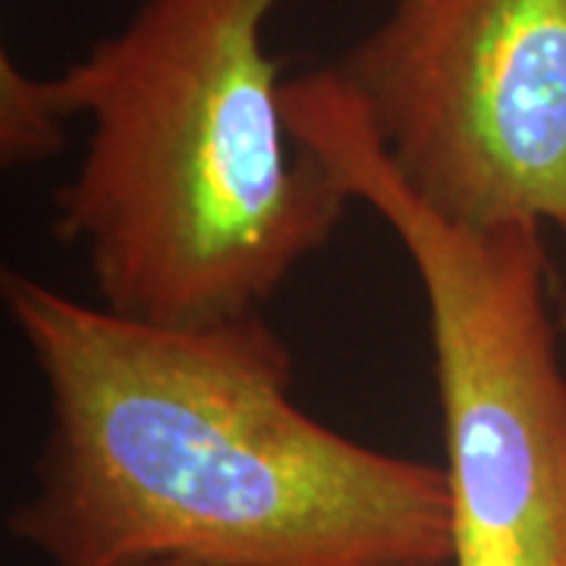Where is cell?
<instances>
[{
    "mask_svg": "<svg viewBox=\"0 0 566 566\" xmlns=\"http://www.w3.org/2000/svg\"><path fill=\"white\" fill-rule=\"evenodd\" d=\"M0 293L51 409L7 532L51 566L453 564L444 465L308 416L264 312L142 322L22 271Z\"/></svg>",
    "mask_w": 566,
    "mask_h": 566,
    "instance_id": "6da1fadb",
    "label": "cell"
},
{
    "mask_svg": "<svg viewBox=\"0 0 566 566\" xmlns=\"http://www.w3.org/2000/svg\"><path fill=\"white\" fill-rule=\"evenodd\" d=\"M283 0H142L54 76L88 145L54 192L98 303L142 322L264 312L353 205L293 139L264 29Z\"/></svg>",
    "mask_w": 566,
    "mask_h": 566,
    "instance_id": "7a4b0ae2",
    "label": "cell"
},
{
    "mask_svg": "<svg viewBox=\"0 0 566 566\" xmlns=\"http://www.w3.org/2000/svg\"><path fill=\"white\" fill-rule=\"evenodd\" d=\"M334 70L434 211L566 240V0H394Z\"/></svg>",
    "mask_w": 566,
    "mask_h": 566,
    "instance_id": "3957f363",
    "label": "cell"
},
{
    "mask_svg": "<svg viewBox=\"0 0 566 566\" xmlns=\"http://www.w3.org/2000/svg\"><path fill=\"white\" fill-rule=\"evenodd\" d=\"M70 111L63 107L54 76H35L0 54V164L22 170L57 158L70 136Z\"/></svg>",
    "mask_w": 566,
    "mask_h": 566,
    "instance_id": "277c9868",
    "label": "cell"
},
{
    "mask_svg": "<svg viewBox=\"0 0 566 566\" xmlns=\"http://www.w3.org/2000/svg\"><path fill=\"white\" fill-rule=\"evenodd\" d=\"M133 566H205V564H192V560H148V564H133Z\"/></svg>",
    "mask_w": 566,
    "mask_h": 566,
    "instance_id": "5b68a950",
    "label": "cell"
},
{
    "mask_svg": "<svg viewBox=\"0 0 566 566\" xmlns=\"http://www.w3.org/2000/svg\"><path fill=\"white\" fill-rule=\"evenodd\" d=\"M557 322H560V331L566 334V290H564V296L557 300Z\"/></svg>",
    "mask_w": 566,
    "mask_h": 566,
    "instance_id": "8992f818",
    "label": "cell"
}]
</instances>
